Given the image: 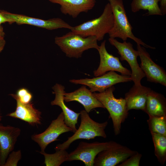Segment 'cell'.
<instances>
[{
  "label": "cell",
  "mask_w": 166,
  "mask_h": 166,
  "mask_svg": "<svg viewBox=\"0 0 166 166\" xmlns=\"http://www.w3.org/2000/svg\"><path fill=\"white\" fill-rule=\"evenodd\" d=\"M22 153L20 150L12 151L9 155L4 166H16L21 159Z\"/></svg>",
  "instance_id": "484cf974"
},
{
  "label": "cell",
  "mask_w": 166,
  "mask_h": 166,
  "mask_svg": "<svg viewBox=\"0 0 166 166\" xmlns=\"http://www.w3.org/2000/svg\"><path fill=\"white\" fill-rule=\"evenodd\" d=\"M137 49L141 62L140 67L147 81L166 86V72L164 69L153 61L144 47L137 44Z\"/></svg>",
  "instance_id": "8fae6325"
},
{
  "label": "cell",
  "mask_w": 166,
  "mask_h": 166,
  "mask_svg": "<svg viewBox=\"0 0 166 166\" xmlns=\"http://www.w3.org/2000/svg\"><path fill=\"white\" fill-rule=\"evenodd\" d=\"M5 33L1 25L0 24V39L4 38Z\"/></svg>",
  "instance_id": "1f68e13d"
},
{
  "label": "cell",
  "mask_w": 166,
  "mask_h": 166,
  "mask_svg": "<svg viewBox=\"0 0 166 166\" xmlns=\"http://www.w3.org/2000/svg\"><path fill=\"white\" fill-rule=\"evenodd\" d=\"M6 22L9 23V21L4 16L0 11V24L1 25L2 24Z\"/></svg>",
  "instance_id": "f546056e"
},
{
  "label": "cell",
  "mask_w": 166,
  "mask_h": 166,
  "mask_svg": "<svg viewBox=\"0 0 166 166\" xmlns=\"http://www.w3.org/2000/svg\"><path fill=\"white\" fill-rule=\"evenodd\" d=\"M61 6V12L73 18L82 12H87L94 6L96 0H48Z\"/></svg>",
  "instance_id": "ac0fdd59"
},
{
  "label": "cell",
  "mask_w": 166,
  "mask_h": 166,
  "mask_svg": "<svg viewBox=\"0 0 166 166\" xmlns=\"http://www.w3.org/2000/svg\"><path fill=\"white\" fill-rule=\"evenodd\" d=\"M142 155L136 152L118 165V166H139Z\"/></svg>",
  "instance_id": "d4e9b609"
},
{
  "label": "cell",
  "mask_w": 166,
  "mask_h": 166,
  "mask_svg": "<svg viewBox=\"0 0 166 166\" xmlns=\"http://www.w3.org/2000/svg\"><path fill=\"white\" fill-rule=\"evenodd\" d=\"M109 41L117 49L118 53L120 55V60L121 61L125 60L129 64L132 70L131 78L134 85H141V81L145 76L137 61V57L139 56L138 51L134 49L132 43L126 41L121 42L115 38H110L109 39Z\"/></svg>",
  "instance_id": "52a82bcc"
},
{
  "label": "cell",
  "mask_w": 166,
  "mask_h": 166,
  "mask_svg": "<svg viewBox=\"0 0 166 166\" xmlns=\"http://www.w3.org/2000/svg\"><path fill=\"white\" fill-rule=\"evenodd\" d=\"M114 18L109 3L105 6L103 12L99 17L73 27L71 31L83 37L93 36L97 41L102 40L105 35L113 28Z\"/></svg>",
  "instance_id": "7a4b0ae2"
},
{
  "label": "cell",
  "mask_w": 166,
  "mask_h": 166,
  "mask_svg": "<svg viewBox=\"0 0 166 166\" xmlns=\"http://www.w3.org/2000/svg\"><path fill=\"white\" fill-rule=\"evenodd\" d=\"M136 151L119 144L114 147L103 150L95 157V166H115L121 163Z\"/></svg>",
  "instance_id": "7c38bea8"
},
{
  "label": "cell",
  "mask_w": 166,
  "mask_h": 166,
  "mask_svg": "<svg viewBox=\"0 0 166 166\" xmlns=\"http://www.w3.org/2000/svg\"><path fill=\"white\" fill-rule=\"evenodd\" d=\"M21 132L18 128L0 124V166H4L9 155L14 150Z\"/></svg>",
  "instance_id": "5bb4252c"
},
{
  "label": "cell",
  "mask_w": 166,
  "mask_h": 166,
  "mask_svg": "<svg viewBox=\"0 0 166 166\" xmlns=\"http://www.w3.org/2000/svg\"><path fill=\"white\" fill-rule=\"evenodd\" d=\"M144 111L148 115L166 116V100L164 96L151 90L148 94Z\"/></svg>",
  "instance_id": "ffe728a7"
},
{
  "label": "cell",
  "mask_w": 166,
  "mask_h": 166,
  "mask_svg": "<svg viewBox=\"0 0 166 166\" xmlns=\"http://www.w3.org/2000/svg\"><path fill=\"white\" fill-rule=\"evenodd\" d=\"M6 44L4 38L0 39V53L3 50Z\"/></svg>",
  "instance_id": "4dcf8cb0"
},
{
  "label": "cell",
  "mask_w": 166,
  "mask_h": 166,
  "mask_svg": "<svg viewBox=\"0 0 166 166\" xmlns=\"http://www.w3.org/2000/svg\"><path fill=\"white\" fill-rule=\"evenodd\" d=\"M154 147V153L159 162L163 165L166 160V136L150 132Z\"/></svg>",
  "instance_id": "7402d4cb"
},
{
  "label": "cell",
  "mask_w": 166,
  "mask_h": 166,
  "mask_svg": "<svg viewBox=\"0 0 166 166\" xmlns=\"http://www.w3.org/2000/svg\"><path fill=\"white\" fill-rule=\"evenodd\" d=\"M151 90L150 88L142 85H134L125 94L127 110L135 109L144 111L147 97Z\"/></svg>",
  "instance_id": "d6986e66"
},
{
  "label": "cell",
  "mask_w": 166,
  "mask_h": 166,
  "mask_svg": "<svg viewBox=\"0 0 166 166\" xmlns=\"http://www.w3.org/2000/svg\"><path fill=\"white\" fill-rule=\"evenodd\" d=\"M65 87L61 85L56 84L53 88V92L55 94L54 99L51 102L52 105L59 106L62 110L66 124L70 128L74 133L77 130L76 124L80 113H77L69 109L65 104L64 100Z\"/></svg>",
  "instance_id": "e0dca14e"
},
{
  "label": "cell",
  "mask_w": 166,
  "mask_h": 166,
  "mask_svg": "<svg viewBox=\"0 0 166 166\" xmlns=\"http://www.w3.org/2000/svg\"><path fill=\"white\" fill-rule=\"evenodd\" d=\"M64 101L66 102L77 101L84 106L88 113L97 108L105 109L104 106L90 90L83 85L73 92L64 93Z\"/></svg>",
  "instance_id": "9a60e30c"
},
{
  "label": "cell",
  "mask_w": 166,
  "mask_h": 166,
  "mask_svg": "<svg viewBox=\"0 0 166 166\" xmlns=\"http://www.w3.org/2000/svg\"><path fill=\"white\" fill-rule=\"evenodd\" d=\"M97 38L93 36L83 37L71 31L62 36L56 37L55 42L70 58H78L84 51L91 49L98 50Z\"/></svg>",
  "instance_id": "277c9868"
},
{
  "label": "cell",
  "mask_w": 166,
  "mask_h": 166,
  "mask_svg": "<svg viewBox=\"0 0 166 166\" xmlns=\"http://www.w3.org/2000/svg\"><path fill=\"white\" fill-rule=\"evenodd\" d=\"M148 116L147 121L150 132L166 136V116Z\"/></svg>",
  "instance_id": "cb8c5ba5"
},
{
  "label": "cell",
  "mask_w": 166,
  "mask_h": 166,
  "mask_svg": "<svg viewBox=\"0 0 166 166\" xmlns=\"http://www.w3.org/2000/svg\"><path fill=\"white\" fill-rule=\"evenodd\" d=\"M69 132H73V130L65 124L64 115L62 112L56 119L52 121L44 132L32 135L31 139L38 144L41 152H43L49 144L58 140L57 138L60 135Z\"/></svg>",
  "instance_id": "30bf717a"
},
{
  "label": "cell",
  "mask_w": 166,
  "mask_h": 166,
  "mask_svg": "<svg viewBox=\"0 0 166 166\" xmlns=\"http://www.w3.org/2000/svg\"><path fill=\"white\" fill-rule=\"evenodd\" d=\"M111 6L114 18V24L108 34L110 38H118L123 41L128 38L134 41L144 47L152 49L155 48L147 45L136 37L132 32V27L129 21L122 0H107Z\"/></svg>",
  "instance_id": "6da1fadb"
},
{
  "label": "cell",
  "mask_w": 166,
  "mask_h": 166,
  "mask_svg": "<svg viewBox=\"0 0 166 166\" xmlns=\"http://www.w3.org/2000/svg\"><path fill=\"white\" fill-rule=\"evenodd\" d=\"M81 123L78 129L71 136L61 144L57 145L55 150H66L73 141L79 139L90 140L97 136L104 138L107 137L105 129L108 124V121L100 123L92 120L85 110H82L80 113Z\"/></svg>",
  "instance_id": "5b68a950"
},
{
  "label": "cell",
  "mask_w": 166,
  "mask_h": 166,
  "mask_svg": "<svg viewBox=\"0 0 166 166\" xmlns=\"http://www.w3.org/2000/svg\"><path fill=\"white\" fill-rule=\"evenodd\" d=\"M160 8L161 10L162 15L166 14V0H161Z\"/></svg>",
  "instance_id": "f1b7e54d"
},
{
  "label": "cell",
  "mask_w": 166,
  "mask_h": 166,
  "mask_svg": "<svg viewBox=\"0 0 166 166\" xmlns=\"http://www.w3.org/2000/svg\"><path fill=\"white\" fill-rule=\"evenodd\" d=\"M0 11L9 20V23L10 24L16 23L18 25L27 24L49 30L60 28L71 30L73 27L59 18H54L45 20L24 15L12 13L4 10H0Z\"/></svg>",
  "instance_id": "9c48e42d"
},
{
  "label": "cell",
  "mask_w": 166,
  "mask_h": 166,
  "mask_svg": "<svg viewBox=\"0 0 166 166\" xmlns=\"http://www.w3.org/2000/svg\"><path fill=\"white\" fill-rule=\"evenodd\" d=\"M130 76L121 75L114 71L109 72L92 78H85L70 80V82L88 86L92 92H102L117 83L131 81Z\"/></svg>",
  "instance_id": "ba28073f"
},
{
  "label": "cell",
  "mask_w": 166,
  "mask_h": 166,
  "mask_svg": "<svg viewBox=\"0 0 166 166\" xmlns=\"http://www.w3.org/2000/svg\"><path fill=\"white\" fill-rule=\"evenodd\" d=\"M161 0H132L131 4L132 12L141 10H148L147 15H163L158 2Z\"/></svg>",
  "instance_id": "44dd1931"
},
{
  "label": "cell",
  "mask_w": 166,
  "mask_h": 166,
  "mask_svg": "<svg viewBox=\"0 0 166 166\" xmlns=\"http://www.w3.org/2000/svg\"><path fill=\"white\" fill-rule=\"evenodd\" d=\"M66 150H56L53 154L39 152L45 157L44 164L46 166H59L65 161H68L69 153Z\"/></svg>",
  "instance_id": "603a6c76"
},
{
  "label": "cell",
  "mask_w": 166,
  "mask_h": 166,
  "mask_svg": "<svg viewBox=\"0 0 166 166\" xmlns=\"http://www.w3.org/2000/svg\"><path fill=\"white\" fill-rule=\"evenodd\" d=\"M11 96L16 100L17 106L15 110L7 115L12 117L20 119L33 126L41 123V113L34 106L31 102L24 104L21 102L16 94H11Z\"/></svg>",
  "instance_id": "2e32d148"
},
{
  "label": "cell",
  "mask_w": 166,
  "mask_h": 166,
  "mask_svg": "<svg viewBox=\"0 0 166 166\" xmlns=\"http://www.w3.org/2000/svg\"><path fill=\"white\" fill-rule=\"evenodd\" d=\"M115 89L113 86L102 92H93V94L108 111L112 121L114 134L117 135L121 132L122 124L128 117V111L125 99L116 98L114 97Z\"/></svg>",
  "instance_id": "3957f363"
},
{
  "label": "cell",
  "mask_w": 166,
  "mask_h": 166,
  "mask_svg": "<svg viewBox=\"0 0 166 166\" xmlns=\"http://www.w3.org/2000/svg\"><path fill=\"white\" fill-rule=\"evenodd\" d=\"M118 144L113 141L90 143L81 141L74 151L69 153L68 161L79 160L84 162L86 166H93L95 159L99 153Z\"/></svg>",
  "instance_id": "8992f818"
},
{
  "label": "cell",
  "mask_w": 166,
  "mask_h": 166,
  "mask_svg": "<svg viewBox=\"0 0 166 166\" xmlns=\"http://www.w3.org/2000/svg\"><path fill=\"white\" fill-rule=\"evenodd\" d=\"M106 41L104 40L99 46L98 51L100 57V62L97 69L94 71L96 77L101 76L108 71H117L122 75L130 76L131 72L124 67L118 57L109 53L105 47Z\"/></svg>",
  "instance_id": "4fadbf2b"
},
{
  "label": "cell",
  "mask_w": 166,
  "mask_h": 166,
  "mask_svg": "<svg viewBox=\"0 0 166 166\" xmlns=\"http://www.w3.org/2000/svg\"><path fill=\"white\" fill-rule=\"evenodd\" d=\"M2 117L0 113V121H1L2 120Z\"/></svg>",
  "instance_id": "d6a6232c"
},
{
  "label": "cell",
  "mask_w": 166,
  "mask_h": 166,
  "mask_svg": "<svg viewBox=\"0 0 166 166\" xmlns=\"http://www.w3.org/2000/svg\"><path fill=\"white\" fill-rule=\"evenodd\" d=\"M28 92L26 89L23 88L18 90L16 95L18 98H20L25 95Z\"/></svg>",
  "instance_id": "83f0119b"
},
{
  "label": "cell",
  "mask_w": 166,
  "mask_h": 166,
  "mask_svg": "<svg viewBox=\"0 0 166 166\" xmlns=\"http://www.w3.org/2000/svg\"><path fill=\"white\" fill-rule=\"evenodd\" d=\"M17 97L21 102L24 104H28L31 102L32 98V95L29 92L21 98H18Z\"/></svg>",
  "instance_id": "4316f807"
}]
</instances>
